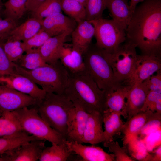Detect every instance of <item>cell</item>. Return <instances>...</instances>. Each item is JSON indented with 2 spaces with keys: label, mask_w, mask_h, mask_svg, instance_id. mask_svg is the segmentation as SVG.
Returning a JSON list of instances; mask_svg holds the SVG:
<instances>
[{
  "label": "cell",
  "mask_w": 161,
  "mask_h": 161,
  "mask_svg": "<svg viewBox=\"0 0 161 161\" xmlns=\"http://www.w3.org/2000/svg\"><path fill=\"white\" fill-rule=\"evenodd\" d=\"M126 33L141 54L161 56V0H144L137 6Z\"/></svg>",
  "instance_id": "obj_1"
},
{
  "label": "cell",
  "mask_w": 161,
  "mask_h": 161,
  "mask_svg": "<svg viewBox=\"0 0 161 161\" xmlns=\"http://www.w3.org/2000/svg\"><path fill=\"white\" fill-rule=\"evenodd\" d=\"M69 80L64 93L75 107L88 113L106 110V92L98 87L86 71L79 73L68 72Z\"/></svg>",
  "instance_id": "obj_2"
},
{
  "label": "cell",
  "mask_w": 161,
  "mask_h": 161,
  "mask_svg": "<svg viewBox=\"0 0 161 161\" xmlns=\"http://www.w3.org/2000/svg\"><path fill=\"white\" fill-rule=\"evenodd\" d=\"M13 63L16 73L27 77L39 85L46 93L62 94L68 86L69 73L59 60L32 70Z\"/></svg>",
  "instance_id": "obj_3"
},
{
  "label": "cell",
  "mask_w": 161,
  "mask_h": 161,
  "mask_svg": "<svg viewBox=\"0 0 161 161\" xmlns=\"http://www.w3.org/2000/svg\"><path fill=\"white\" fill-rule=\"evenodd\" d=\"M36 106L41 118L66 140L67 122L75 107L68 97L64 93H46Z\"/></svg>",
  "instance_id": "obj_4"
},
{
  "label": "cell",
  "mask_w": 161,
  "mask_h": 161,
  "mask_svg": "<svg viewBox=\"0 0 161 161\" xmlns=\"http://www.w3.org/2000/svg\"><path fill=\"white\" fill-rule=\"evenodd\" d=\"M83 56L86 72L100 89L108 93L123 85L116 80L105 50L91 42Z\"/></svg>",
  "instance_id": "obj_5"
},
{
  "label": "cell",
  "mask_w": 161,
  "mask_h": 161,
  "mask_svg": "<svg viewBox=\"0 0 161 161\" xmlns=\"http://www.w3.org/2000/svg\"><path fill=\"white\" fill-rule=\"evenodd\" d=\"M24 130L39 139L58 144L66 140L50 126L39 115L37 107H25L13 111Z\"/></svg>",
  "instance_id": "obj_6"
},
{
  "label": "cell",
  "mask_w": 161,
  "mask_h": 161,
  "mask_svg": "<svg viewBox=\"0 0 161 161\" xmlns=\"http://www.w3.org/2000/svg\"><path fill=\"white\" fill-rule=\"evenodd\" d=\"M136 48L134 44L126 39L112 52L105 50L114 77L121 84H128L132 76L138 55Z\"/></svg>",
  "instance_id": "obj_7"
},
{
  "label": "cell",
  "mask_w": 161,
  "mask_h": 161,
  "mask_svg": "<svg viewBox=\"0 0 161 161\" xmlns=\"http://www.w3.org/2000/svg\"><path fill=\"white\" fill-rule=\"evenodd\" d=\"M89 21L95 28L96 44L107 52H112L126 39V30L112 19Z\"/></svg>",
  "instance_id": "obj_8"
},
{
  "label": "cell",
  "mask_w": 161,
  "mask_h": 161,
  "mask_svg": "<svg viewBox=\"0 0 161 161\" xmlns=\"http://www.w3.org/2000/svg\"><path fill=\"white\" fill-rule=\"evenodd\" d=\"M40 100L6 86L0 85V109L2 111L12 112L36 106Z\"/></svg>",
  "instance_id": "obj_9"
},
{
  "label": "cell",
  "mask_w": 161,
  "mask_h": 161,
  "mask_svg": "<svg viewBox=\"0 0 161 161\" xmlns=\"http://www.w3.org/2000/svg\"><path fill=\"white\" fill-rule=\"evenodd\" d=\"M161 70V56L141 54L137 55L134 70L128 84L140 83Z\"/></svg>",
  "instance_id": "obj_10"
},
{
  "label": "cell",
  "mask_w": 161,
  "mask_h": 161,
  "mask_svg": "<svg viewBox=\"0 0 161 161\" xmlns=\"http://www.w3.org/2000/svg\"><path fill=\"white\" fill-rule=\"evenodd\" d=\"M0 84L28 95L39 100L43 99L46 93L31 80L17 73L0 76Z\"/></svg>",
  "instance_id": "obj_11"
},
{
  "label": "cell",
  "mask_w": 161,
  "mask_h": 161,
  "mask_svg": "<svg viewBox=\"0 0 161 161\" xmlns=\"http://www.w3.org/2000/svg\"><path fill=\"white\" fill-rule=\"evenodd\" d=\"M45 140L37 139L24 143L1 155L7 161H36L46 147Z\"/></svg>",
  "instance_id": "obj_12"
},
{
  "label": "cell",
  "mask_w": 161,
  "mask_h": 161,
  "mask_svg": "<svg viewBox=\"0 0 161 161\" xmlns=\"http://www.w3.org/2000/svg\"><path fill=\"white\" fill-rule=\"evenodd\" d=\"M66 143L73 153L81 161H115L113 154L106 153L101 147L86 146L82 143L67 140Z\"/></svg>",
  "instance_id": "obj_13"
},
{
  "label": "cell",
  "mask_w": 161,
  "mask_h": 161,
  "mask_svg": "<svg viewBox=\"0 0 161 161\" xmlns=\"http://www.w3.org/2000/svg\"><path fill=\"white\" fill-rule=\"evenodd\" d=\"M89 115L83 109L75 107L70 113L67 123L66 140L82 143V139Z\"/></svg>",
  "instance_id": "obj_14"
},
{
  "label": "cell",
  "mask_w": 161,
  "mask_h": 161,
  "mask_svg": "<svg viewBox=\"0 0 161 161\" xmlns=\"http://www.w3.org/2000/svg\"><path fill=\"white\" fill-rule=\"evenodd\" d=\"M77 24L72 19L60 13L44 19L41 29L51 37L66 31L72 32Z\"/></svg>",
  "instance_id": "obj_15"
},
{
  "label": "cell",
  "mask_w": 161,
  "mask_h": 161,
  "mask_svg": "<svg viewBox=\"0 0 161 161\" xmlns=\"http://www.w3.org/2000/svg\"><path fill=\"white\" fill-rule=\"evenodd\" d=\"M102 114L97 112L89 113L82 139V143L94 145L105 141L103 129Z\"/></svg>",
  "instance_id": "obj_16"
},
{
  "label": "cell",
  "mask_w": 161,
  "mask_h": 161,
  "mask_svg": "<svg viewBox=\"0 0 161 161\" xmlns=\"http://www.w3.org/2000/svg\"><path fill=\"white\" fill-rule=\"evenodd\" d=\"M94 34L95 28L90 22L86 20L80 22L71 33L73 47L83 55L91 43Z\"/></svg>",
  "instance_id": "obj_17"
},
{
  "label": "cell",
  "mask_w": 161,
  "mask_h": 161,
  "mask_svg": "<svg viewBox=\"0 0 161 161\" xmlns=\"http://www.w3.org/2000/svg\"><path fill=\"white\" fill-rule=\"evenodd\" d=\"M59 60L68 72L79 73L85 71L82 55L75 49L72 44L64 43L60 51Z\"/></svg>",
  "instance_id": "obj_18"
},
{
  "label": "cell",
  "mask_w": 161,
  "mask_h": 161,
  "mask_svg": "<svg viewBox=\"0 0 161 161\" xmlns=\"http://www.w3.org/2000/svg\"><path fill=\"white\" fill-rule=\"evenodd\" d=\"M71 33L66 31L50 37L39 48L41 55L46 63H54L59 60L60 51L66 39Z\"/></svg>",
  "instance_id": "obj_19"
},
{
  "label": "cell",
  "mask_w": 161,
  "mask_h": 161,
  "mask_svg": "<svg viewBox=\"0 0 161 161\" xmlns=\"http://www.w3.org/2000/svg\"><path fill=\"white\" fill-rule=\"evenodd\" d=\"M130 85L126 102L127 120L140 112L149 92L141 83Z\"/></svg>",
  "instance_id": "obj_20"
},
{
  "label": "cell",
  "mask_w": 161,
  "mask_h": 161,
  "mask_svg": "<svg viewBox=\"0 0 161 161\" xmlns=\"http://www.w3.org/2000/svg\"><path fill=\"white\" fill-rule=\"evenodd\" d=\"M104 0L112 19L126 31L133 13L127 0Z\"/></svg>",
  "instance_id": "obj_21"
},
{
  "label": "cell",
  "mask_w": 161,
  "mask_h": 161,
  "mask_svg": "<svg viewBox=\"0 0 161 161\" xmlns=\"http://www.w3.org/2000/svg\"><path fill=\"white\" fill-rule=\"evenodd\" d=\"M131 87L130 85L123 84L115 90L106 93V109L121 113L124 118H127L125 100Z\"/></svg>",
  "instance_id": "obj_22"
},
{
  "label": "cell",
  "mask_w": 161,
  "mask_h": 161,
  "mask_svg": "<svg viewBox=\"0 0 161 161\" xmlns=\"http://www.w3.org/2000/svg\"><path fill=\"white\" fill-rule=\"evenodd\" d=\"M102 115L104 127L105 142L112 141L114 140V137L121 131L125 123L121 118L123 114L121 113L107 109L103 112Z\"/></svg>",
  "instance_id": "obj_23"
},
{
  "label": "cell",
  "mask_w": 161,
  "mask_h": 161,
  "mask_svg": "<svg viewBox=\"0 0 161 161\" xmlns=\"http://www.w3.org/2000/svg\"><path fill=\"white\" fill-rule=\"evenodd\" d=\"M25 132L13 111H2L0 113V137L15 136Z\"/></svg>",
  "instance_id": "obj_24"
},
{
  "label": "cell",
  "mask_w": 161,
  "mask_h": 161,
  "mask_svg": "<svg viewBox=\"0 0 161 161\" xmlns=\"http://www.w3.org/2000/svg\"><path fill=\"white\" fill-rule=\"evenodd\" d=\"M42 22L35 18H29L17 26L12 32L8 38L23 41H26L40 31Z\"/></svg>",
  "instance_id": "obj_25"
},
{
  "label": "cell",
  "mask_w": 161,
  "mask_h": 161,
  "mask_svg": "<svg viewBox=\"0 0 161 161\" xmlns=\"http://www.w3.org/2000/svg\"><path fill=\"white\" fill-rule=\"evenodd\" d=\"M123 143L133 158L139 161H152V155L148 151L143 141L137 135L123 139Z\"/></svg>",
  "instance_id": "obj_26"
},
{
  "label": "cell",
  "mask_w": 161,
  "mask_h": 161,
  "mask_svg": "<svg viewBox=\"0 0 161 161\" xmlns=\"http://www.w3.org/2000/svg\"><path fill=\"white\" fill-rule=\"evenodd\" d=\"M154 113L150 110L140 112L128 120L124 123L121 131L124 135L123 139L137 135Z\"/></svg>",
  "instance_id": "obj_27"
},
{
  "label": "cell",
  "mask_w": 161,
  "mask_h": 161,
  "mask_svg": "<svg viewBox=\"0 0 161 161\" xmlns=\"http://www.w3.org/2000/svg\"><path fill=\"white\" fill-rule=\"evenodd\" d=\"M72 153V151L68 148L66 141L60 144L53 143L51 146L45 148L38 160L66 161L69 159Z\"/></svg>",
  "instance_id": "obj_28"
},
{
  "label": "cell",
  "mask_w": 161,
  "mask_h": 161,
  "mask_svg": "<svg viewBox=\"0 0 161 161\" xmlns=\"http://www.w3.org/2000/svg\"><path fill=\"white\" fill-rule=\"evenodd\" d=\"M37 139H39L25 132L15 136L0 137V155L5 154L26 142Z\"/></svg>",
  "instance_id": "obj_29"
},
{
  "label": "cell",
  "mask_w": 161,
  "mask_h": 161,
  "mask_svg": "<svg viewBox=\"0 0 161 161\" xmlns=\"http://www.w3.org/2000/svg\"><path fill=\"white\" fill-rule=\"evenodd\" d=\"M62 11L77 24L86 20L85 6L75 0H61Z\"/></svg>",
  "instance_id": "obj_30"
},
{
  "label": "cell",
  "mask_w": 161,
  "mask_h": 161,
  "mask_svg": "<svg viewBox=\"0 0 161 161\" xmlns=\"http://www.w3.org/2000/svg\"><path fill=\"white\" fill-rule=\"evenodd\" d=\"M20 59L16 63L27 69L32 70L47 64L43 59L39 48H34L26 52Z\"/></svg>",
  "instance_id": "obj_31"
},
{
  "label": "cell",
  "mask_w": 161,
  "mask_h": 161,
  "mask_svg": "<svg viewBox=\"0 0 161 161\" xmlns=\"http://www.w3.org/2000/svg\"><path fill=\"white\" fill-rule=\"evenodd\" d=\"M62 11L61 0H46L32 13L33 17L42 21L45 18Z\"/></svg>",
  "instance_id": "obj_32"
},
{
  "label": "cell",
  "mask_w": 161,
  "mask_h": 161,
  "mask_svg": "<svg viewBox=\"0 0 161 161\" xmlns=\"http://www.w3.org/2000/svg\"><path fill=\"white\" fill-rule=\"evenodd\" d=\"M27 0H8L4 4L3 12L6 18L17 21L23 16L27 11Z\"/></svg>",
  "instance_id": "obj_33"
},
{
  "label": "cell",
  "mask_w": 161,
  "mask_h": 161,
  "mask_svg": "<svg viewBox=\"0 0 161 161\" xmlns=\"http://www.w3.org/2000/svg\"><path fill=\"white\" fill-rule=\"evenodd\" d=\"M20 41L8 38L3 44V48L7 56L12 62H17L24 52Z\"/></svg>",
  "instance_id": "obj_34"
},
{
  "label": "cell",
  "mask_w": 161,
  "mask_h": 161,
  "mask_svg": "<svg viewBox=\"0 0 161 161\" xmlns=\"http://www.w3.org/2000/svg\"><path fill=\"white\" fill-rule=\"evenodd\" d=\"M85 7L87 21L102 18L103 13L106 8L104 0H86Z\"/></svg>",
  "instance_id": "obj_35"
},
{
  "label": "cell",
  "mask_w": 161,
  "mask_h": 161,
  "mask_svg": "<svg viewBox=\"0 0 161 161\" xmlns=\"http://www.w3.org/2000/svg\"><path fill=\"white\" fill-rule=\"evenodd\" d=\"M161 129V114L154 113L139 131L137 136L141 139L153 132Z\"/></svg>",
  "instance_id": "obj_36"
},
{
  "label": "cell",
  "mask_w": 161,
  "mask_h": 161,
  "mask_svg": "<svg viewBox=\"0 0 161 161\" xmlns=\"http://www.w3.org/2000/svg\"><path fill=\"white\" fill-rule=\"evenodd\" d=\"M50 35L41 29L36 34L22 43L24 52L34 48H39L49 38Z\"/></svg>",
  "instance_id": "obj_37"
},
{
  "label": "cell",
  "mask_w": 161,
  "mask_h": 161,
  "mask_svg": "<svg viewBox=\"0 0 161 161\" xmlns=\"http://www.w3.org/2000/svg\"><path fill=\"white\" fill-rule=\"evenodd\" d=\"M103 146L107 148L109 151L114 156L115 161H134L120 147L117 141L114 140L102 143Z\"/></svg>",
  "instance_id": "obj_38"
},
{
  "label": "cell",
  "mask_w": 161,
  "mask_h": 161,
  "mask_svg": "<svg viewBox=\"0 0 161 161\" xmlns=\"http://www.w3.org/2000/svg\"><path fill=\"white\" fill-rule=\"evenodd\" d=\"M3 41L0 39V76L16 73L13 62L10 61L5 52Z\"/></svg>",
  "instance_id": "obj_39"
},
{
  "label": "cell",
  "mask_w": 161,
  "mask_h": 161,
  "mask_svg": "<svg viewBox=\"0 0 161 161\" xmlns=\"http://www.w3.org/2000/svg\"><path fill=\"white\" fill-rule=\"evenodd\" d=\"M149 91L161 93V70L153 74L141 83Z\"/></svg>",
  "instance_id": "obj_40"
},
{
  "label": "cell",
  "mask_w": 161,
  "mask_h": 161,
  "mask_svg": "<svg viewBox=\"0 0 161 161\" xmlns=\"http://www.w3.org/2000/svg\"><path fill=\"white\" fill-rule=\"evenodd\" d=\"M161 101V93L149 91L146 97L140 112L150 110L154 112L159 102Z\"/></svg>",
  "instance_id": "obj_41"
},
{
  "label": "cell",
  "mask_w": 161,
  "mask_h": 161,
  "mask_svg": "<svg viewBox=\"0 0 161 161\" xmlns=\"http://www.w3.org/2000/svg\"><path fill=\"white\" fill-rule=\"evenodd\" d=\"M149 152L161 145V129L149 134L142 140Z\"/></svg>",
  "instance_id": "obj_42"
},
{
  "label": "cell",
  "mask_w": 161,
  "mask_h": 161,
  "mask_svg": "<svg viewBox=\"0 0 161 161\" xmlns=\"http://www.w3.org/2000/svg\"><path fill=\"white\" fill-rule=\"evenodd\" d=\"M18 26L16 21L11 19H0V39L7 40L13 30Z\"/></svg>",
  "instance_id": "obj_43"
},
{
  "label": "cell",
  "mask_w": 161,
  "mask_h": 161,
  "mask_svg": "<svg viewBox=\"0 0 161 161\" xmlns=\"http://www.w3.org/2000/svg\"><path fill=\"white\" fill-rule=\"evenodd\" d=\"M46 0H27L26 3L27 11L32 13Z\"/></svg>",
  "instance_id": "obj_44"
},
{
  "label": "cell",
  "mask_w": 161,
  "mask_h": 161,
  "mask_svg": "<svg viewBox=\"0 0 161 161\" xmlns=\"http://www.w3.org/2000/svg\"><path fill=\"white\" fill-rule=\"evenodd\" d=\"M153 151H154V154L152 155V161H161V145L157 147Z\"/></svg>",
  "instance_id": "obj_45"
},
{
  "label": "cell",
  "mask_w": 161,
  "mask_h": 161,
  "mask_svg": "<svg viewBox=\"0 0 161 161\" xmlns=\"http://www.w3.org/2000/svg\"><path fill=\"white\" fill-rule=\"evenodd\" d=\"M144 0H131L130 7L132 11L134 12L138 3L142 2Z\"/></svg>",
  "instance_id": "obj_46"
},
{
  "label": "cell",
  "mask_w": 161,
  "mask_h": 161,
  "mask_svg": "<svg viewBox=\"0 0 161 161\" xmlns=\"http://www.w3.org/2000/svg\"><path fill=\"white\" fill-rule=\"evenodd\" d=\"M76 0L78 1L81 3L82 4H83V5L85 6L86 0Z\"/></svg>",
  "instance_id": "obj_47"
},
{
  "label": "cell",
  "mask_w": 161,
  "mask_h": 161,
  "mask_svg": "<svg viewBox=\"0 0 161 161\" xmlns=\"http://www.w3.org/2000/svg\"><path fill=\"white\" fill-rule=\"evenodd\" d=\"M3 5V4L1 1V0H0V8H2Z\"/></svg>",
  "instance_id": "obj_48"
},
{
  "label": "cell",
  "mask_w": 161,
  "mask_h": 161,
  "mask_svg": "<svg viewBox=\"0 0 161 161\" xmlns=\"http://www.w3.org/2000/svg\"><path fill=\"white\" fill-rule=\"evenodd\" d=\"M1 8H0V19L1 18Z\"/></svg>",
  "instance_id": "obj_49"
},
{
  "label": "cell",
  "mask_w": 161,
  "mask_h": 161,
  "mask_svg": "<svg viewBox=\"0 0 161 161\" xmlns=\"http://www.w3.org/2000/svg\"><path fill=\"white\" fill-rule=\"evenodd\" d=\"M2 112L1 110L0 109V113Z\"/></svg>",
  "instance_id": "obj_50"
}]
</instances>
